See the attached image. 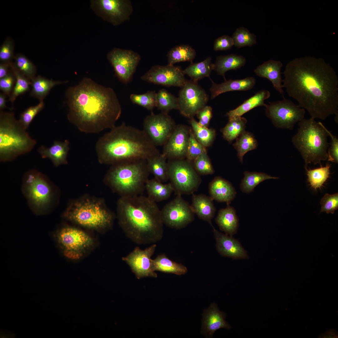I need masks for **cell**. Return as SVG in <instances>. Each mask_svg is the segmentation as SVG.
I'll use <instances>...</instances> for the list:
<instances>
[{"label":"cell","mask_w":338,"mask_h":338,"mask_svg":"<svg viewBox=\"0 0 338 338\" xmlns=\"http://www.w3.org/2000/svg\"><path fill=\"white\" fill-rule=\"evenodd\" d=\"M283 85L311 117L324 120L338 114V78L323 58H296L286 65Z\"/></svg>","instance_id":"1"},{"label":"cell","mask_w":338,"mask_h":338,"mask_svg":"<svg viewBox=\"0 0 338 338\" xmlns=\"http://www.w3.org/2000/svg\"><path fill=\"white\" fill-rule=\"evenodd\" d=\"M65 94L67 118L82 132L97 133L111 129L121 115V106L114 90L90 78L69 87Z\"/></svg>","instance_id":"2"},{"label":"cell","mask_w":338,"mask_h":338,"mask_svg":"<svg viewBox=\"0 0 338 338\" xmlns=\"http://www.w3.org/2000/svg\"><path fill=\"white\" fill-rule=\"evenodd\" d=\"M116 217L126 236L136 244H154L163 237L160 210L147 197H121L117 202Z\"/></svg>","instance_id":"3"},{"label":"cell","mask_w":338,"mask_h":338,"mask_svg":"<svg viewBox=\"0 0 338 338\" xmlns=\"http://www.w3.org/2000/svg\"><path fill=\"white\" fill-rule=\"evenodd\" d=\"M95 150L101 164L147 160L160 153L143 130L124 123L115 125L97 141Z\"/></svg>","instance_id":"4"},{"label":"cell","mask_w":338,"mask_h":338,"mask_svg":"<svg viewBox=\"0 0 338 338\" xmlns=\"http://www.w3.org/2000/svg\"><path fill=\"white\" fill-rule=\"evenodd\" d=\"M62 216L74 225L101 234L112 228L116 218L103 200L87 195L70 200Z\"/></svg>","instance_id":"5"},{"label":"cell","mask_w":338,"mask_h":338,"mask_svg":"<svg viewBox=\"0 0 338 338\" xmlns=\"http://www.w3.org/2000/svg\"><path fill=\"white\" fill-rule=\"evenodd\" d=\"M145 160L122 162L111 165L104 181L121 197L141 195L150 174Z\"/></svg>","instance_id":"6"},{"label":"cell","mask_w":338,"mask_h":338,"mask_svg":"<svg viewBox=\"0 0 338 338\" xmlns=\"http://www.w3.org/2000/svg\"><path fill=\"white\" fill-rule=\"evenodd\" d=\"M315 119L304 118L298 122L297 132L291 140L304 160L306 169L309 164H320L328 158L329 135L325 127Z\"/></svg>","instance_id":"7"},{"label":"cell","mask_w":338,"mask_h":338,"mask_svg":"<svg viewBox=\"0 0 338 338\" xmlns=\"http://www.w3.org/2000/svg\"><path fill=\"white\" fill-rule=\"evenodd\" d=\"M21 189L29 208L37 215L51 213L59 202L58 188L47 176L36 170L24 173Z\"/></svg>","instance_id":"8"},{"label":"cell","mask_w":338,"mask_h":338,"mask_svg":"<svg viewBox=\"0 0 338 338\" xmlns=\"http://www.w3.org/2000/svg\"><path fill=\"white\" fill-rule=\"evenodd\" d=\"M13 112L0 111V161L8 162L29 153L37 144Z\"/></svg>","instance_id":"9"},{"label":"cell","mask_w":338,"mask_h":338,"mask_svg":"<svg viewBox=\"0 0 338 338\" xmlns=\"http://www.w3.org/2000/svg\"><path fill=\"white\" fill-rule=\"evenodd\" d=\"M54 237L63 256L74 262L84 259L97 246L96 239L89 230L74 225L60 227L55 232Z\"/></svg>","instance_id":"10"},{"label":"cell","mask_w":338,"mask_h":338,"mask_svg":"<svg viewBox=\"0 0 338 338\" xmlns=\"http://www.w3.org/2000/svg\"><path fill=\"white\" fill-rule=\"evenodd\" d=\"M167 163L168 180L177 195L192 194L197 190L201 179L191 162L180 159Z\"/></svg>","instance_id":"11"},{"label":"cell","mask_w":338,"mask_h":338,"mask_svg":"<svg viewBox=\"0 0 338 338\" xmlns=\"http://www.w3.org/2000/svg\"><path fill=\"white\" fill-rule=\"evenodd\" d=\"M265 107L266 116L276 128L290 130L304 118L305 112V109L285 98L269 102Z\"/></svg>","instance_id":"12"},{"label":"cell","mask_w":338,"mask_h":338,"mask_svg":"<svg viewBox=\"0 0 338 338\" xmlns=\"http://www.w3.org/2000/svg\"><path fill=\"white\" fill-rule=\"evenodd\" d=\"M180 113L191 119L207 105L209 96L197 82L186 80L178 97Z\"/></svg>","instance_id":"13"},{"label":"cell","mask_w":338,"mask_h":338,"mask_svg":"<svg viewBox=\"0 0 338 338\" xmlns=\"http://www.w3.org/2000/svg\"><path fill=\"white\" fill-rule=\"evenodd\" d=\"M90 6L98 16L115 26L129 20L133 12L129 0H91Z\"/></svg>","instance_id":"14"},{"label":"cell","mask_w":338,"mask_h":338,"mask_svg":"<svg viewBox=\"0 0 338 338\" xmlns=\"http://www.w3.org/2000/svg\"><path fill=\"white\" fill-rule=\"evenodd\" d=\"M160 213L163 224L176 229L184 228L192 222L195 214L191 205L180 195H177L166 204Z\"/></svg>","instance_id":"15"},{"label":"cell","mask_w":338,"mask_h":338,"mask_svg":"<svg viewBox=\"0 0 338 338\" xmlns=\"http://www.w3.org/2000/svg\"><path fill=\"white\" fill-rule=\"evenodd\" d=\"M176 126L174 120L168 114H155L152 111L144 120L143 130L156 146L165 144Z\"/></svg>","instance_id":"16"},{"label":"cell","mask_w":338,"mask_h":338,"mask_svg":"<svg viewBox=\"0 0 338 338\" xmlns=\"http://www.w3.org/2000/svg\"><path fill=\"white\" fill-rule=\"evenodd\" d=\"M107 58L115 75L125 84L131 81L141 60L140 55L135 51L116 48L108 53Z\"/></svg>","instance_id":"17"},{"label":"cell","mask_w":338,"mask_h":338,"mask_svg":"<svg viewBox=\"0 0 338 338\" xmlns=\"http://www.w3.org/2000/svg\"><path fill=\"white\" fill-rule=\"evenodd\" d=\"M141 78L144 81L156 84L180 88L186 80L181 66L168 64L154 65Z\"/></svg>","instance_id":"18"},{"label":"cell","mask_w":338,"mask_h":338,"mask_svg":"<svg viewBox=\"0 0 338 338\" xmlns=\"http://www.w3.org/2000/svg\"><path fill=\"white\" fill-rule=\"evenodd\" d=\"M156 247L155 243L144 250L136 247L127 255L122 258V260L129 266L137 279L157 277V274L153 269L151 259Z\"/></svg>","instance_id":"19"},{"label":"cell","mask_w":338,"mask_h":338,"mask_svg":"<svg viewBox=\"0 0 338 338\" xmlns=\"http://www.w3.org/2000/svg\"><path fill=\"white\" fill-rule=\"evenodd\" d=\"M190 129L184 125H176L164 145L161 154L168 159H183L186 157Z\"/></svg>","instance_id":"20"},{"label":"cell","mask_w":338,"mask_h":338,"mask_svg":"<svg viewBox=\"0 0 338 338\" xmlns=\"http://www.w3.org/2000/svg\"><path fill=\"white\" fill-rule=\"evenodd\" d=\"M216 240V246L222 256L233 259H246L249 258L247 251L238 239L218 231L211 225Z\"/></svg>","instance_id":"21"},{"label":"cell","mask_w":338,"mask_h":338,"mask_svg":"<svg viewBox=\"0 0 338 338\" xmlns=\"http://www.w3.org/2000/svg\"><path fill=\"white\" fill-rule=\"evenodd\" d=\"M226 315L220 310L217 305L212 303L207 309L204 310L202 320V332L208 337H212L214 333L220 328L227 330L230 325L225 320Z\"/></svg>","instance_id":"22"},{"label":"cell","mask_w":338,"mask_h":338,"mask_svg":"<svg viewBox=\"0 0 338 338\" xmlns=\"http://www.w3.org/2000/svg\"><path fill=\"white\" fill-rule=\"evenodd\" d=\"M282 63L279 61L270 59L258 66L254 72L258 76L266 78L272 83L274 88L284 98L283 88V79L281 69Z\"/></svg>","instance_id":"23"},{"label":"cell","mask_w":338,"mask_h":338,"mask_svg":"<svg viewBox=\"0 0 338 338\" xmlns=\"http://www.w3.org/2000/svg\"><path fill=\"white\" fill-rule=\"evenodd\" d=\"M70 142L68 140L64 141H54L49 147L44 145L39 147L38 151L42 158H48L54 166H58L67 165V156L70 149Z\"/></svg>","instance_id":"24"},{"label":"cell","mask_w":338,"mask_h":338,"mask_svg":"<svg viewBox=\"0 0 338 338\" xmlns=\"http://www.w3.org/2000/svg\"><path fill=\"white\" fill-rule=\"evenodd\" d=\"M212 84L210 90L211 93V99H213L220 95L228 92L240 91H245L251 89L254 86L256 79L253 77H248L242 79L227 80L220 84L214 82L212 80Z\"/></svg>","instance_id":"25"},{"label":"cell","mask_w":338,"mask_h":338,"mask_svg":"<svg viewBox=\"0 0 338 338\" xmlns=\"http://www.w3.org/2000/svg\"><path fill=\"white\" fill-rule=\"evenodd\" d=\"M209 192L213 200L229 204L236 196L237 192L232 184L219 176L215 177L209 183Z\"/></svg>","instance_id":"26"},{"label":"cell","mask_w":338,"mask_h":338,"mask_svg":"<svg viewBox=\"0 0 338 338\" xmlns=\"http://www.w3.org/2000/svg\"><path fill=\"white\" fill-rule=\"evenodd\" d=\"M192 209L194 214L201 219L212 225L216 209L213 200L209 196L203 194H192Z\"/></svg>","instance_id":"27"},{"label":"cell","mask_w":338,"mask_h":338,"mask_svg":"<svg viewBox=\"0 0 338 338\" xmlns=\"http://www.w3.org/2000/svg\"><path fill=\"white\" fill-rule=\"evenodd\" d=\"M215 221L220 229L225 234L233 236L237 233L239 219L235 209L229 204L219 211Z\"/></svg>","instance_id":"28"},{"label":"cell","mask_w":338,"mask_h":338,"mask_svg":"<svg viewBox=\"0 0 338 338\" xmlns=\"http://www.w3.org/2000/svg\"><path fill=\"white\" fill-rule=\"evenodd\" d=\"M270 96V92L266 90H262L257 92L254 95L244 101L235 109L229 111L226 115L229 119L240 117L252 109L259 106H265V100Z\"/></svg>","instance_id":"29"},{"label":"cell","mask_w":338,"mask_h":338,"mask_svg":"<svg viewBox=\"0 0 338 338\" xmlns=\"http://www.w3.org/2000/svg\"><path fill=\"white\" fill-rule=\"evenodd\" d=\"M246 60L243 56L234 54L217 56L214 63V70L225 79V73L229 70H236L244 66Z\"/></svg>","instance_id":"30"},{"label":"cell","mask_w":338,"mask_h":338,"mask_svg":"<svg viewBox=\"0 0 338 338\" xmlns=\"http://www.w3.org/2000/svg\"><path fill=\"white\" fill-rule=\"evenodd\" d=\"M67 81H55L49 79L41 76H36L31 80V89L30 95L38 100L43 101L54 86L67 83Z\"/></svg>","instance_id":"31"},{"label":"cell","mask_w":338,"mask_h":338,"mask_svg":"<svg viewBox=\"0 0 338 338\" xmlns=\"http://www.w3.org/2000/svg\"><path fill=\"white\" fill-rule=\"evenodd\" d=\"M145 190L147 197L156 202L167 199L174 191L170 183L164 184L154 178L147 181Z\"/></svg>","instance_id":"32"},{"label":"cell","mask_w":338,"mask_h":338,"mask_svg":"<svg viewBox=\"0 0 338 338\" xmlns=\"http://www.w3.org/2000/svg\"><path fill=\"white\" fill-rule=\"evenodd\" d=\"M154 270L166 273L177 275L186 274L187 272V268L182 264L177 263L170 259L165 254L157 255L152 260Z\"/></svg>","instance_id":"33"},{"label":"cell","mask_w":338,"mask_h":338,"mask_svg":"<svg viewBox=\"0 0 338 338\" xmlns=\"http://www.w3.org/2000/svg\"><path fill=\"white\" fill-rule=\"evenodd\" d=\"M214 70V63L212 62V59L207 57L203 61L193 63L183 70L185 74L190 77L191 80L197 82L198 81L205 77H210L212 71Z\"/></svg>","instance_id":"34"},{"label":"cell","mask_w":338,"mask_h":338,"mask_svg":"<svg viewBox=\"0 0 338 338\" xmlns=\"http://www.w3.org/2000/svg\"><path fill=\"white\" fill-rule=\"evenodd\" d=\"M196 55L195 50L190 45H177L171 49L167 54V64L173 65L177 63L186 61L192 62Z\"/></svg>","instance_id":"35"},{"label":"cell","mask_w":338,"mask_h":338,"mask_svg":"<svg viewBox=\"0 0 338 338\" xmlns=\"http://www.w3.org/2000/svg\"><path fill=\"white\" fill-rule=\"evenodd\" d=\"M167 159L161 154L146 160L148 171L154 178L163 183L168 180Z\"/></svg>","instance_id":"36"},{"label":"cell","mask_w":338,"mask_h":338,"mask_svg":"<svg viewBox=\"0 0 338 338\" xmlns=\"http://www.w3.org/2000/svg\"><path fill=\"white\" fill-rule=\"evenodd\" d=\"M243 174L244 177L240 184V188L242 192L246 193L253 192L255 187L264 181L279 178L262 172L245 171Z\"/></svg>","instance_id":"37"},{"label":"cell","mask_w":338,"mask_h":338,"mask_svg":"<svg viewBox=\"0 0 338 338\" xmlns=\"http://www.w3.org/2000/svg\"><path fill=\"white\" fill-rule=\"evenodd\" d=\"M233 146L237 151L238 158L242 163L245 154L249 151L255 149L258 143L252 133L245 131L236 139Z\"/></svg>","instance_id":"38"},{"label":"cell","mask_w":338,"mask_h":338,"mask_svg":"<svg viewBox=\"0 0 338 338\" xmlns=\"http://www.w3.org/2000/svg\"><path fill=\"white\" fill-rule=\"evenodd\" d=\"M247 122L246 119L241 116L229 119L222 130L224 138L229 142H232L245 131Z\"/></svg>","instance_id":"39"},{"label":"cell","mask_w":338,"mask_h":338,"mask_svg":"<svg viewBox=\"0 0 338 338\" xmlns=\"http://www.w3.org/2000/svg\"><path fill=\"white\" fill-rule=\"evenodd\" d=\"M156 106L161 112L168 114L171 110L179 109L178 97L164 89L159 90L156 95Z\"/></svg>","instance_id":"40"},{"label":"cell","mask_w":338,"mask_h":338,"mask_svg":"<svg viewBox=\"0 0 338 338\" xmlns=\"http://www.w3.org/2000/svg\"><path fill=\"white\" fill-rule=\"evenodd\" d=\"M190 119L192 131L197 140L205 148L209 146L215 138V131L201 125L193 117Z\"/></svg>","instance_id":"41"},{"label":"cell","mask_w":338,"mask_h":338,"mask_svg":"<svg viewBox=\"0 0 338 338\" xmlns=\"http://www.w3.org/2000/svg\"><path fill=\"white\" fill-rule=\"evenodd\" d=\"M12 65L30 81L36 76L37 71L36 66L22 54L18 53L15 55Z\"/></svg>","instance_id":"42"},{"label":"cell","mask_w":338,"mask_h":338,"mask_svg":"<svg viewBox=\"0 0 338 338\" xmlns=\"http://www.w3.org/2000/svg\"><path fill=\"white\" fill-rule=\"evenodd\" d=\"M330 164H327L325 166L307 170L309 182L315 190L320 188L329 177Z\"/></svg>","instance_id":"43"},{"label":"cell","mask_w":338,"mask_h":338,"mask_svg":"<svg viewBox=\"0 0 338 338\" xmlns=\"http://www.w3.org/2000/svg\"><path fill=\"white\" fill-rule=\"evenodd\" d=\"M12 69L16 77V81L13 89L9 97L8 100L13 103L19 96L28 91L30 89L31 81L11 64Z\"/></svg>","instance_id":"44"},{"label":"cell","mask_w":338,"mask_h":338,"mask_svg":"<svg viewBox=\"0 0 338 338\" xmlns=\"http://www.w3.org/2000/svg\"><path fill=\"white\" fill-rule=\"evenodd\" d=\"M232 37L234 41V45L238 48L251 47L257 43L256 36L243 27L237 28Z\"/></svg>","instance_id":"45"},{"label":"cell","mask_w":338,"mask_h":338,"mask_svg":"<svg viewBox=\"0 0 338 338\" xmlns=\"http://www.w3.org/2000/svg\"><path fill=\"white\" fill-rule=\"evenodd\" d=\"M157 93L154 90L148 91L141 94H132L130 99L134 104L141 106L151 112L156 106Z\"/></svg>","instance_id":"46"},{"label":"cell","mask_w":338,"mask_h":338,"mask_svg":"<svg viewBox=\"0 0 338 338\" xmlns=\"http://www.w3.org/2000/svg\"><path fill=\"white\" fill-rule=\"evenodd\" d=\"M192 164L199 175H211L214 173L213 168L206 151L198 156L193 161Z\"/></svg>","instance_id":"47"},{"label":"cell","mask_w":338,"mask_h":338,"mask_svg":"<svg viewBox=\"0 0 338 338\" xmlns=\"http://www.w3.org/2000/svg\"><path fill=\"white\" fill-rule=\"evenodd\" d=\"M44 105V101H39L38 104L28 107L20 114L18 120L25 129L28 128L34 118L43 109Z\"/></svg>","instance_id":"48"},{"label":"cell","mask_w":338,"mask_h":338,"mask_svg":"<svg viewBox=\"0 0 338 338\" xmlns=\"http://www.w3.org/2000/svg\"><path fill=\"white\" fill-rule=\"evenodd\" d=\"M206 151L205 148L197 140L190 128L186 156L187 160L191 162H193L198 156Z\"/></svg>","instance_id":"49"},{"label":"cell","mask_w":338,"mask_h":338,"mask_svg":"<svg viewBox=\"0 0 338 338\" xmlns=\"http://www.w3.org/2000/svg\"><path fill=\"white\" fill-rule=\"evenodd\" d=\"M14 43L10 37H7L0 47V61L1 63L12 64L13 63L14 55Z\"/></svg>","instance_id":"50"},{"label":"cell","mask_w":338,"mask_h":338,"mask_svg":"<svg viewBox=\"0 0 338 338\" xmlns=\"http://www.w3.org/2000/svg\"><path fill=\"white\" fill-rule=\"evenodd\" d=\"M320 203L321 205V212L334 214L338 209V193H326L322 198Z\"/></svg>","instance_id":"51"},{"label":"cell","mask_w":338,"mask_h":338,"mask_svg":"<svg viewBox=\"0 0 338 338\" xmlns=\"http://www.w3.org/2000/svg\"><path fill=\"white\" fill-rule=\"evenodd\" d=\"M16 81V77L11 67V70L8 74L0 79V90L3 93L9 97L13 89Z\"/></svg>","instance_id":"52"},{"label":"cell","mask_w":338,"mask_h":338,"mask_svg":"<svg viewBox=\"0 0 338 338\" xmlns=\"http://www.w3.org/2000/svg\"><path fill=\"white\" fill-rule=\"evenodd\" d=\"M325 130L331 139L330 146L328 147V160L338 163V139L336 136L333 135L326 128Z\"/></svg>","instance_id":"53"},{"label":"cell","mask_w":338,"mask_h":338,"mask_svg":"<svg viewBox=\"0 0 338 338\" xmlns=\"http://www.w3.org/2000/svg\"><path fill=\"white\" fill-rule=\"evenodd\" d=\"M233 45L234 41L232 37L224 35L215 40L213 48L215 51L227 50L230 49Z\"/></svg>","instance_id":"54"},{"label":"cell","mask_w":338,"mask_h":338,"mask_svg":"<svg viewBox=\"0 0 338 338\" xmlns=\"http://www.w3.org/2000/svg\"><path fill=\"white\" fill-rule=\"evenodd\" d=\"M199 120L198 123L201 125L207 127L212 117V108L206 105L196 114Z\"/></svg>","instance_id":"55"},{"label":"cell","mask_w":338,"mask_h":338,"mask_svg":"<svg viewBox=\"0 0 338 338\" xmlns=\"http://www.w3.org/2000/svg\"><path fill=\"white\" fill-rule=\"evenodd\" d=\"M7 63L0 64V79L7 76L11 70V64Z\"/></svg>","instance_id":"56"},{"label":"cell","mask_w":338,"mask_h":338,"mask_svg":"<svg viewBox=\"0 0 338 338\" xmlns=\"http://www.w3.org/2000/svg\"><path fill=\"white\" fill-rule=\"evenodd\" d=\"M7 96L3 92L0 93V111L7 108L6 106V98Z\"/></svg>","instance_id":"57"}]
</instances>
